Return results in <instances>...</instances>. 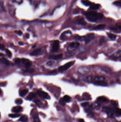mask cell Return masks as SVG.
I'll return each mask as SVG.
<instances>
[{
  "mask_svg": "<svg viewBox=\"0 0 121 122\" xmlns=\"http://www.w3.org/2000/svg\"><path fill=\"white\" fill-rule=\"evenodd\" d=\"M6 54H7V55H8L9 57H11V56H12V54H11V52H10V51H9L8 49H6Z\"/></svg>",
  "mask_w": 121,
  "mask_h": 122,
  "instance_id": "83f0119b",
  "label": "cell"
},
{
  "mask_svg": "<svg viewBox=\"0 0 121 122\" xmlns=\"http://www.w3.org/2000/svg\"><path fill=\"white\" fill-rule=\"evenodd\" d=\"M4 55V54H3L0 53V56H3Z\"/></svg>",
  "mask_w": 121,
  "mask_h": 122,
  "instance_id": "ee69618b",
  "label": "cell"
},
{
  "mask_svg": "<svg viewBox=\"0 0 121 122\" xmlns=\"http://www.w3.org/2000/svg\"><path fill=\"white\" fill-rule=\"evenodd\" d=\"M75 61H71L70 62L66 63L63 66H61L58 69V71H63L67 70L69 69L72 66H73L75 63Z\"/></svg>",
  "mask_w": 121,
  "mask_h": 122,
  "instance_id": "7a4b0ae2",
  "label": "cell"
},
{
  "mask_svg": "<svg viewBox=\"0 0 121 122\" xmlns=\"http://www.w3.org/2000/svg\"><path fill=\"white\" fill-rule=\"evenodd\" d=\"M35 102L37 104V105H38L39 107L42 106V102L40 100H36Z\"/></svg>",
  "mask_w": 121,
  "mask_h": 122,
  "instance_id": "f1b7e54d",
  "label": "cell"
},
{
  "mask_svg": "<svg viewBox=\"0 0 121 122\" xmlns=\"http://www.w3.org/2000/svg\"><path fill=\"white\" fill-rule=\"evenodd\" d=\"M79 46L80 43L78 42H72L70 44L69 48L70 49H75L77 48Z\"/></svg>",
  "mask_w": 121,
  "mask_h": 122,
  "instance_id": "ba28073f",
  "label": "cell"
},
{
  "mask_svg": "<svg viewBox=\"0 0 121 122\" xmlns=\"http://www.w3.org/2000/svg\"><path fill=\"white\" fill-rule=\"evenodd\" d=\"M56 72V70H52V71H50L49 72V73L50 74H53L55 73Z\"/></svg>",
  "mask_w": 121,
  "mask_h": 122,
  "instance_id": "ab89813d",
  "label": "cell"
},
{
  "mask_svg": "<svg viewBox=\"0 0 121 122\" xmlns=\"http://www.w3.org/2000/svg\"><path fill=\"white\" fill-rule=\"evenodd\" d=\"M63 54H59L55 56H51L49 57V59H53V60H57L60 59L62 58Z\"/></svg>",
  "mask_w": 121,
  "mask_h": 122,
  "instance_id": "30bf717a",
  "label": "cell"
},
{
  "mask_svg": "<svg viewBox=\"0 0 121 122\" xmlns=\"http://www.w3.org/2000/svg\"><path fill=\"white\" fill-rule=\"evenodd\" d=\"M65 102H70L71 100V98L69 96L67 95H65L64 96V97L63 98Z\"/></svg>",
  "mask_w": 121,
  "mask_h": 122,
  "instance_id": "7402d4cb",
  "label": "cell"
},
{
  "mask_svg": "<svg viewBox=\"0 0 121 122\" xmlns=\"http://www.w3.org/2000/svg\"><path fill=\"white\" fill-rule=\"evenodd\" d=\"M28 90L27 89L23 90L20 92V95L21 97H24L28 93Z\"/></svg>",
  "mask_w": 121,
  "mask_h": 122,
  "instance_id": "e0dca14e",
  "label": "cell"
},
{
  "mask_svg": "<svg viewBox=\"0 0 121 122\" xmlns=\"http://www.w3.org/2000/svg\"><path fill=\"white\" fill-rule=\"evenodd\" d=\"M1 89H0V94L1 93Z\"/></svg>",
  "mask_w": 121,
  "mask_h": 122,
  "instance_id": "bcb514c9",
  "label": "cell"
},
{
  "mask_svg": "<svg viewBox=\"0 0 121 122\" xmlns=\"http://www.w3.org/2000/svg\"><path fill=\"white\" fill-rule=\"evenodd\" d=\"M79 122H85L84 120L83 119H80L79 120Z\"/></svg>",
  "mask_w": 121,
  "mask_h": 122,
  "instance_id": "7bdbcfd3",
  "label": "cell"
},
{
  "mask_svg": "<svg viewBox=\"0 0 121 122\" xmlns=\"http://www.w3.org/2000/svg\"><path fill=\"white\" fill-rule=\"evenodd\" d=\"M94 36V34H89L86 36H84V41H85V43H89L93 40Z\"/></svg>",
  "mask_w": 121,
  "mask_h": 122,
  "instance_id": "3957f363",
  "label": "cell"
},
{
  "mask_svg": "<svg viewBox=\"0 0 121 122\" xmlns=\"http://www.w3.org/2000/svg\"><path fill=\"white\" fill-rule=\"evenodd\" d=\"M20 59L18 58H17L15 59V62L16 64H20Z\"/></svg>",
  "mask_w": 121,
  "mask_h": 122,
  "instance_id": "e575fe53",
  "label": "cell"
},
{
  "mask_svg": "<svg viewBox=\"0 0 121 122\" xmlns=\"http://www.w3.org/2000/svg\"><path fill=\"white\" fill-rule=\"evenodd\" d=\"M90 6V9L94 10H98L99 9L100 6V5L95 4H92Z\"/></svg>",
  "mask_w": 121,
  "mask_h": 122,
  "instance_id": "4fadbf2b",
  "label": "cell"
},
{
  "mask_svg": "<svg viewBox=\"0 0 121 122\" xmlns=\"http://www.w3.org/2000/svg\"><path fill=\"white\" fill-rule=\"evenodd\" d=\"M4 48H5V46H4V45L1 44L0 43V49L4 50Z\"/></svg>",
  "mask_w": 121,
  "mask_h": 122,
  "instance_id": "f35d334b",
  "label": "cell"
},
{
  "mask_svg": "<svg viewBox=\"0 0 121 122\" xmlns=\"http://www.w3.org/2000/svg\"><path fill=\"white\" fill-rule=\"evenodd\" d=\"M0 6L2 9L4 11H5V8H4V5L3 2L1 1H0Z\"/></svg>",
  "mask_w": 121,
  "mask_h": 122,
  "instance_id": "1f68e13d",
  "label": "cell"
},
{
  "mask_svg": "<svg viewBox=\"0 0 121 122\" xmlns=\"http://www.w3.org/2000/svg\"><path fill=\"white\" fill-rule=\"evenodd\" d=\"M36 97V95L33 92H30L29 93L28 96L27 97V99L28 100H32V99L35 98Z\"/></svg>",
  "mask_w": 121,
  "mask_h": 122,
  "instance_id": "9a60e30c",
  "label": "cell"
},
{
  "mask_svg": "<svg viewBox=\"0 0 121 122\" xmlns=\"http://www.w3.org/2000/svg\"><path fill=\"white\" fill-rule=\"evenodd\" d=\"M113 4L118 6H121V0L116 1L114 2Z\"/></svg>",
  "mask_w": 121,
  "mask_h": 122,
  "instance_id": "4316f807",
  "label": "cell"
},
{
  "mask_svg": "<svg viewBox=\"0 0 121 122\" xmlns=\"http://www.w3.org/2000/svg\"><path fill=\"white\" fill-rule=\"evenodd\" d=\"M15 102L16 104H17V105H20L22 103L23 100L21 99H16L15 100Z\"/></svg>",
  "mask_w": 121,
  "mask_h": 122,
  "instance_id": "484cf974",
  "label": "cell"
},
{
  "mask_svg": "<svg viewBox=\"0 0 121 122\" xmlns=\"http://www.w3.org/2000/svg\"><path fill=\"white\" fill-rule=\"evenodd\" d=\"M36 45H34V46H32V48H35L36 46Z\"/></svg>",
  "mask_w": 121,
  "mask_h": 122,
  "instance_id": "f6af8a7d",
  "label": "cell"
},
{
  "mask_svg": "<svg viewBox=\"0 0 121 122\" xmlns=\"http://www.w3.org/2000/svg\"><path fill=\"white\" fill-rule=\"evenodd\" d=\"M87 19L91 22H96L97 20H101L104 16L102 14L97 13L94 11H90L85 14Z\"/></svg>",
  "mask_w": 121,
  "mask_h": 122,
  "instance_id": "6da1fadb",
  "label": "cell"
},
{
  "mask_svg": "<svg viewBox=\"0 0 121 122\" xmlns=\"http://www.w3.org/2000/svg\"><path fill=\"white\" fill-rule=\"evenodd\" d=\"M105 41L104 40V39H100V41H99V44H103V43H104L105 42Z\"/></svg>",
  "mask_w": 121,
  "mask_h": 122,
  "instance_id": "74e56055",
  "label": "cell"
},
{
  "mask_svg": "<svg viewBox=\"0 0 121 122\" xmlns=\"http://www.w3.org/2000/svg\"><path fill=\"white\" fill-rule=\"evenodd\" d=\"M15 33H16L17 34H18L19 36H21L22 34V32L21 31V30H16L14 31Z\"/></svg>",
  "mask_w": 121,
  "mask_h": 122,
  "instance_id": "836d02e7",
  "label": "cell"
},
{
  "mask_svg": "<svg viewBox=\"0 0 121 122\" xmlns=\"http://www.w3.org/2000/svg\"><path fill=\"white\" fill-rule=\"evenodd\" d=\"M107 34L109 38L111 39V40L113 41L116 40L117 37L116 35L111 33H107Z\"/></svg>",
  "mask_w": 121,
  "mask_h": 122,
  "instance_id": "44dd1931",
  "label": "cell"
},
{
  "mask_svg": "<svg viewBox=\"0 0 121 122\" xmlns=\"http://www.w3.org/2000/svg\"><path fill=\"white\" fill-rule=\"evenodd\" d=\"M59 48V41L58 40L54 41L53 44L52 50L54 52H57Z\"/></svg>",
  "mask_w": 121,
  "mask_h": 122,
  "instance_id": "5b68a950",
  "label": "cell"
},
{
  "mask_svg": "<svg viewBox=\"0 0 121 122\" xmlns=\"http://www.w3.org/2000/svg\"><path fill=\"white\" fill-rule=\"evenodd\" d=\"M26 72L30 73H32L34 72V70L33 69H27L25 71Z\"/></svg>",
  "mask_w": 121,
  "mask_h": 122,
  "instance_id": "d6a6232c",
  "label": "cell"
},
{
  "mask_svg": "<svg viewBox=\"0 0 121 122\" xmlns=\"http://www.w3.org/2000/svg\"><path fill=\"white\" fill-rule=\"evenodd\" d=\"M106 25L105 24H101L99 25H98L96 26L95 28H94V29L96 30H99V29H103L104 28L106 27Z\"/></svg>",
  "mask_w": 121,
  "mask_h": 122,
  "instance_id": "ac0fdd59",
  "label": "cell"
},
{
  "mask_svg": "<svg viewBox=\"0 0 121 122\" xmlns=\"http://www.w3.org/2000/svg\"><path fill=\"white\" fill-rule=\"evenodd\" d=\"M59 102L60 103L61 105H65V103H66L65 102L64 100H63V98H61V99H60V100L59 101Z\"/></svg>",
  "mask_w": 121,
  "mask_h": 122,
  "instance_id": "4dcf8cb0",
  "label": "cell"
},
{
  "mask_svg": "<svg viewBox=\"0 0 121 122\" xmlns=\"http://www.w3.org/2000/svg\"><path fill=\"white\" fill-rule=\"evenodd\" d=\"M26 37L27 39H28L30 38V35H29V34L26 33Z\"/></svg>",
  "mask_w": 121,
  "mask_h": 122,
  "instance_id": "60d3db41",
  "label": "cell"
},
{
  "mask_svg": "<svg viewBox=\"0 0 121 122\" xmlns=\"http://www.w3.org/2000/svg\"><path fill=\"white\" fill-rule=\"evenodd\" d=\"M99 102H105L107 101V99L103 97H99L97 99Z\"/></svg>",
  "mask_w": 121,
  "mask_h": 122,
  "instance_id": "ffe728a7",
  "label": "cell"
},
{
  "mask_svg": "<svg viewBox=\"0 0 121 122\" xmlns=\"http://www.w3.org/2000/svg\"><path fill=\"white\" fill-rule=\"evenodd\" d=\"M94 84L96 85H99V86H107L108 85V84L106 82L104 81H102V80H99V81H96L94 82Z\"/></svg>",
  "mask_w": 121,
  "mask_h": 122,
  "instance_id": "52a82bcc",
  "label": "cell"
},
{
  "mask_svg": "<svg viewBox=\"0 0 121 122\" xmlns=\"http://www.w3.org/2000/svg\"><path fill=\"white\" fill-rule=\"evenodd\" d=\"M75 39L77 41H82L84 40V36H76L75 37Z\"/></svg>",
  "mask_w": 121,
  "mask_h": 122,
  "instance_id": "d4e9b609",
  "label": "cell"
},
{
  "mask_svg": "<svg viewBox=\"0 0 121 122\" xmlns=\"http://www.w3.org/2000/svg\"><path fill=\"white\" fill-rule=\"evenodd\" d=\"M20 115L19 114H10L9 115V116L11 118H15L19 117Z\"/></svg>",
  "mask_w": 121,
  "mask_h": 122,
  "instance_id": "cb8c5ba5",
  "label": "cell"
},
{
  "mask_svg": "<svg viewBox=\"0 0 121 122\" xmlns=\"http://www.w3.org/2000/svg\"><path fill=\"white\" fill-rule=\"evenodd\" d=\"M0 61L3 64L6 65V66H8L10 65V62H9V61L5 58H2L0 60Z\"/></svg>",
  "mask_w": 121,
  "mask_h": 122,
  "instance_id": "7c38bea8",
  "label": "cell"
},
{
  "mask_svg": "<svg viewBox=\"0 0 121 122\" xmlns=\"http://www.w3.org/2000/svg\"><path fill=\"white\" fill-rule=\"evenodd\" d=\"M21 61L24 64L25 67L27 69H28L32 64L31 62L28 60V59L22 58L21 59Z\"/></svg>",
  "mask_w": 121,
  "mask_h": 122,
  "instance_id": "8992f818",
  "label": "cell"
},
{
  "mask_svg": "<svg viewBox=\"0 0 121 122\" xmlns=\"http://www.w3.org/2000/svg\"><path fill=\"white\" fill-rule=\"evenodd\" d=\"M41 51V49L40 48L37 49L32 51L30 53V55L32 56H35L39 54Z\"/></svg>",
  "mask_w": 121,
  "mask_h": 122,
  "instance_id": "5bb4252c",
  "label": "cell"
},
{
  "mask_svg": "<svg viewBox=\"0 0 121 122\" xmlns=\"http://www.w3.org/2000/svg\"><path fill=\"white\" fill-rule=\"evenodd\" d=\"M18 44L20 46H23V43L20 41V42H18Z\"/></svg>",
  "mask_w": 121,
  "mask_h": 122,
  "instance_id": "b9f144b4",
  "label": "cell"
},
{
  "mask_svg": "<svg viewBox=\"0 0 121 122\" xmlns=\"http://www.w3.org/2000/svg\"><path fill=\"white\" fill-rule=\"evenodd\" d=\"M116 113L117 114L119 115H121V110L119 109H117L116 110Z\"/></svg>",
  "mask_w": 121,
  "mask_h": 122,
  "instance_id": "8d00e7d4",
  "label": "cell"
},
{
  "mask_svg": "<svg viewBox=\"0 0 121 122\" xmlns=\"http://www.w3.org/2000/svg\"><path fill=\"white\" fill-rule=\"evenodd\" d=\"M54 62L52 61H49L47 63V65L48 66H53V64H54Z\"/></svg>",
  "mask_w": 121,
  "mask_h": 122,
  "instance_id": "f546056e",
  "label": "cell"
},
{
  "mask_svg": "<svg viewBox=\"0 0 121 122\" xmlns=\"http://www.w3.org/2000/svg\"><path fill=\"white\" fill-rule=\"evenodd\" d=\"M19 121L21 122H27L28 121V118L26 115H23L20 118Z\"/></svg>",
  "mask_w": 121,
  "mask_h": 122,
  "instance_id": "d6986e66",
  "label": "cell"
},
{
  "mask_svg": "<svg viewBox=\"0 0 121 122\" xmlns=\"http://www.w3.org/2000/svg\"><path fill=\"white\" fill-rule=\"evenodd\" d=\"M33 119L34 122H40L38 115L37 114H34L33 115Z\"/></svg>",
  "mask_w": 121,
  "mask_h": 122,
  "instance_id": "603a6c76",
  "label": "cell"
},
{
  "mask_svg": "<svg viewBox=\"0 0 121 122\" xmlns=\"http://www.w3.org/2000/svg\"><path fill=\"white\" fill-rule=\"evenodd\" d=\"M81 2L84 5L86 6H90L92 4L91 1L88 0H82L81 1Z\"/></svg>",
  "mask_w": 121,
  "mask_h": 122,
  "instance_id": "2e32d148",
  "label": "cell"
},
{
  "mask_svg": "<svg viewBox=\"0 0 121 122\" xmlns=\"http://www.w3.org/2000/svg\"><path fill=\"white\" fill-rule=\"evenodd\" d=\"M81 105L83 107H87L89 105V103L88 102H84V103H82Z\"/></svg>",
  "mask_w": 121,
  "mask_h": 122,
  "instance_id": "d590c367",
  "label": "cell"
},
{
  "mask_svg": "<svg viewBox=\"0 0 121 122\" xmlns=\"http://www.w3.org/2000/svg\"><path fill=\"white\" fill-rule=\"evenodd\" d=\"M76 23L79 25H85L86 24V21L83 18H81L78 19L76 21Z\"/></svg>",
  "mask_w": 121,
  "mask_h": 122,
  "instance_id": "9c48e42d",
  "label": "cell"
},
{
  "mask_svg": "<svg viewBox=\"0 0 121 122\" xmlns=\"http://www.w3.org/2000/svg\"><path fill=\"white\" fill-rule=\"evenodd\" d=\"M39 96H40L42 98L47 99H50V97L49 96L48 93L43 91L39 90L37 92Z\"/></svg>",
  "mask_w": 121,
  "mask_h": 122,
  "instance_id": "277c9868",
  "label": "cell"
},
{
  "mask_svg": "<svg viewBox=\"0 0 121 122\" xmlns=\"http://www.w3.org/2000/svg\"><path fill=\"white\" fill-rule=\"evenodd\" d=\"M22 107L21 106H18L13 107L12 109V111L13 112H15V113H18L22 112Z\"/></svg>",
  "mask_w": 121,
  "mask_h": 122,
  "instance_id": "8fae6325",
  "label": "cell"
}]
</instances>
